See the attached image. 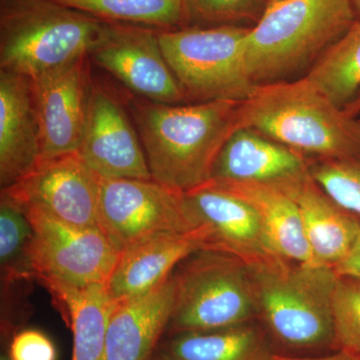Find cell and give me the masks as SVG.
I'll use <instances>...</instances> for the list:
<instances>
[{
  "label": "cell",
  "mask_w": 360,
  "mask_h": 360,
  "mask_svg": "<svg viewBox=\"0 0 360 360\" xmlns=\"http://www.w3.org/2000/svg\"><path fill=\"white\" fill-rule=\"evenodd\" d=\"M129 103L153 179L182 193L212 180L225 142L240 127L241 101Z\"/></svg>",
  "instance_id": "6da1fadb"
},
{
  "label": "cell",
  "mask_w": 360,
  "mask_h": 360,
  "mask_svg": "<svg viewBox=\"0 0 360 360\" xmlns=\"http://www.w3.org/2000/svg\"><path fill=\"white\" fill-rule=\"evenodd\" d=\"M239 124L312 160H360V120L307 77L255 86L239 103Z\"/></svg>",
  "instance_id": "7a4b0ae2"
},
{
  "label": "cell",
  "mask_w": 360,
  "mask_h": 360,
  "mask_svg": "<svg viewBox=\"0 0 360 360\" xmlns=\"http://www.w3.org/2000/svg\"><path fill=\"white\" fill-rule=\"evenodd\" d=\"M356 20L349 0H269L246 37L248 77L255 85L304 77Z\"/></svg>",
  "instance_id": "3957f363"
},
{
  "label": "cell",
  "mask_w": 360,
  "mask_h": 360,
  "mask_svg": "<svg viewBox=\"0 0 360 360\" xmlns=\"http://www.w3.org/2000/svg\"><path fill=\"white\" fill-rule=\"evenodd\" d=\"M248 269L257 314L274 340L291 349L333 347L335 269L283 257Z\"/></svg>",
  "instance_id": "277c9868"
},
{
  "label": "cell",
  "mask_w": 360,
  "mask_h": 360,
  "mask_svg": "<svg viewBox=\"0 0 360 360\" xmlns=\"http://www.w3.org/2000/svg\"><path fill=\"white\" fill-rule=\"evenodd\" d=\"M101 25L54 0H0V68L33 79L89 56Z\"/></svg>",
  "instance_id": "5b68a950"
},
{
  "label": "cell",
  "mask_w": 360,
  "mask_h": 360,
  "mask_svg": "<svg viewBox=\"0 0 360 360\" xmlns=\"http://www.w3.org/2000/svg\"><path fill=\"white\" fill-rule=\"evenodd\" d=\"M174 302L165 336L252 321L257 297L248 265L224 251L201 250L172 272Z\"/></svg>",
  "instance_id": "8992f818"
},
{
  "label": "cell",
  "mask_w": 360,
  "mask_h": 360,
  "mask_svg": "<svg viewBox=\"0 0 360 360\" xmlns=\"http://www.w3.org/2000/svg\"><path fill=\"white\" fill-rule=\"evenodd\" d=\"M250 28L184 27L158 32L161 49L186 103L243 101L255 85L246 71Z\"/></svg>",
  "instance_id": "52a82bcc"
},
{
  "label": "cell",
  "mask_w": 360,
  "mask_h": 360,
  "mask_svg": "<svg viewBox=\"0 0 360 360\" xmlns=\"http://www.w3.org/2000/svg\"><path fill=\"white\" fill-rule=\"evenodd\" d=\"M98 226L118 250L144 239L201 226L184 193L153 179L98 176Z\"/></svg>",
  "instance_id": "ba28073f"
},
{
  "label": "cell",
  "mask_w": 360,
  "mask_h": 360,
  "mask_svg": "<svg viewBox=\"0 0 360 360\" xmlns=\"http://www.w3.org/2000/svg\"><path fill=\"white\" fill-rule=\"evenodd\" d=\"M21 208L33 229L35 281L49 277L75 285H108L120 251L99 227L68 224L37 206Z\"/></svg>",
  "instance_id": "9c48e42d"
},
{
  "label": "cell",
  "mask_w": 360,
  "mask_h": 360,
  "mask_svg": "<svg viewBox=\"0 0 360 360\" xmlns=\"http://www.w3.org/2000/svg\"><path fill=\"white\" fill-rule=\"evenodd\" d=\"M158 32L146 26L103 20L89 58L139 98L186 103L161 49Z\"/></svg>",
  "instance_id": "30bf717a"
},
{
  "label": "cell",
  "mask_w": 360,
  "mask_h": 360,
  "mask_svg": "<svg viewBox=\"0 0 360 360\" xmlns=\"http://www.w3.org/2000/svg\"><path fill=\"white\" fill-rule=\"evenodd\" d=\"M1 194L21 207L37 206L68 224L99 227L98 175L78 153L40 160Z\"/></svg>",
  "instance_id": "8fae6325"
},
{
  "label": "cell",
  "mask_w": 360,
  "mask_h": 360,
  "mask_svg": "<svg viewBox=\"0 0 360 360\" xmlns=\"http://www.w3.org/2000/svg\"><path fill=\"white\" fill-rule=\"evenodd\" d=\"M78 153L98 176L153 179L139 131L108 87L92 82Z\"/></svg>",
  "instance_id": "7c38bea8"
},
{
  "label": "cell",
  "mask_w": 360,
  "mask_h": 360,
  "mask_svg": "<svg viewBox=\"0 0 360 360\" xmlns=\"http://www.w3.org/2000/svg\"><path fill=\"white\" fill-rule=\"evenodd\" d=\"M89 56L33 78L32 89L41 129V158L79 150L92 79Z\"/></svg>",
  "instance_id": "4fadbf2b"
},
{
  "label": "cell",
  "mask_w": 360,
  "mask_h": 360,
  "mask_svg": "<svg viewBox=\"0 0 360 360\" xmlns=\"http://www.w3.org/2000/svg\"><path fill=\"white\" fill-rule=\"evenodd\" d=\"M187 205L210 231L207 250L224 251L248 266L276 257L257 213L245 200L208 182L184 193Z\"/></svg>",
  "instance_id": "5bb4252c"
},
{
  "label": "cell",
  "mask_w": 360,
  "mask_h": 360,
  "mask_svg": "<svg viewBox=\"0 0 360 360\" xmlns=\"http://www.w3.org/2000/svg\"><path fill=\"white\" fill-rule=\"evenodd\" d=\"M210 231L205 224L184 232H170L144 239L120 251L108 281L113 300L146 295L172 276L184 259L207 250Z\"/></svg>",
  "instance_id": "9a60e30c"
},
{
  "label": "cell",
  "mask_w": 360,
  "mask_h": 360,
  "mask_svg": "<svg viewBox=\"0 0 360 360\" xmlns=\"http://www.w3.org/2000/svg\"><path fill=\"white\" fill-rule=\"evenodd\" d=\"M41 158V129L32 82L0 71V186L23 179Z\"/></svg>",
  "instance_id": "2e32d148"
},
{
  "label": "cell",
  "mask_w": 360,
  "mask_h": 360,
  "mask_svg": "<svg viewBox=\"0 0 360 360\" xmlns=\"http://www.w3.org/2000/svg\"><path fill=\"white\" fill-rule=\"evenodd\" d=\"M174 302L172 274L146 295L113 300L104 360H149L167 333Z\"/></svg>",
  "instance_id": "e0dca14e"
},
{
  "label": "cell",
  "mask_w": 360,
  "mask_h": 360,
  "mask_svg": "<svg viewBox=\"0 0 360 360\" xmlns=\"http://www.w3.org/2000/svg\"><path fill=\"white\" fill-rule=\"evenodd\" d=\"M295 201L314 266L335 269L347 257L360 234V219L348 212L309 174L281 189Z\"/></svg>",
  "instance_id": "ac0fdd59"
},
{
  "label": "cell",
  "mask_w": 360,
  "mask_h": 360,
  "mask_svg": "<svg viewBox=\"0 0 360 360\" xmlns=\"http://www.w3.org/2000/svg\"><path fill=\"white\" fill-rule=\"evenodd\" d=\"M309 158L248 127L225 142L210 181H250L281 189L309 174Z\"/></svg>",
  "instance_id": "d6986e66"
},
{
  "label": "cell",
  "mask_w": 360,
  "mask_h": 360,
  "mask_svg": "<svg viewBox=\"0 0 360 360\" xmlns=\"http://www.w3.org/2000/svg\"><path fill=\"white\" fill-rule=\"evenodd\" d=\"M37 281L51 293L66 326L72 331L71 360H104L106 333L113 307L106 285H75L49 277Z\"/></svg>",
  "instance_id": "ffe728a7"
},
{
  "label": "cell",
  "mask_w": 360,
  "mask_h": 360,
  "mask_svg": "<svg viewBox=\"0 0 360 360\" xmlns=\"http://www.w3.org/2000/svg\"><path fill=\"white\" fill-rule=\"evenodd\" d=\"M248 203L257 213L277 255L312 265L311 252L295 201L269 184L250 181H210Z\"/></svg>",
  "instance_id": "44dd1931"
},
{
  "label": "cell",
  "mask_w": 360,
  "mask_h": 360,
  "mask_svg": "<svg viewBox=\"0 0 360 360\" xmlns=\"http://www.w3.org/2000/svg\"><path fill=\"white\" fill-rule=\"evenodd\" d=\"M155 354L165 360H274L269 336L252 321L168 335Z\"/></svg>",
  "instance_id": "7402d4cb"
},
{
  "label": "cell",
  "mask_w": 360,
  "mask_h": 360,
  "mask_svg": "<svg viewBox=\"0 0 360 360\" xmlns=\"http://www.w3.org/2000/svg\"><path fill=\"white\" fill-rule=\"evenodd\" d=\"M304 77L341 108L354 101L360 91V20L322 53Z\"/></svg>",
  "instance_id": "603a6c76"
},
{
  "label": "cell",
  "mask_w": 360,
  "mask_h": 360,
  "mask_svg": "<svg viewBox=\"0 0 360 360\" xmlns=\"http://www.w3.org/2000/svg\"><path fill=\"white\" fill-rule=\"evenodd\" d=\"M98 20L146 26L158 32L186 27L182 0H54Z\"/></svg>",
  "instance_id": "cb8c5ba5"
},
{
  "label": "cell",
  "mask_w": 360,
  "mask_h": 360,
  "mask_svg": "<svg viewBox=\"0 0 360 360\" xmlns=\"http://www.w3.org/2000/svg\"><path fill=\"white\" fill-rule=\"evenodd\" d=\"M33 229L25 212L6 195L0 198V267L2 292L35 281L32 266Z\"/></svg>",
  "instance_id": "d4e9b609"
},
{
  "label": "cell",
  "mask_w": 360,
  "mask_h": 360,
  "mask_svg": "<svg viewBox=\"0 0 360 360\" xmlns=\"http://www.w3.org/2000/svg\"><path fill=\"white\" fill-rule=\"evenodd\" d=\"M360 360V279L338 276L333 297V345Z\"/></svg>",
  "instance_id": "484cf974"
},
{
  "label": "cell",
  "mask_w": 360,
  "mask_h": 360,
  "mask_svg": "<svg viewBox=\"0 0 360 360\" xmlns=\"http://www.w3.org/2000/svg\"><path fill=\"white\" fill-rule=\"evenodd\" d=\"M309 172L330 198L360 219V160H311Z\"/></svg>",
  "instance_id": "4316f807"
},
{
  "label": "cell",
  "mask_w": 360,
  "mask_h": 360,
  "mask_svg": "<svg viewBox=\"0 0 360 360\" xmlns=\"http://www.w3.org/2000/svg\"><path fill=\"white\" fill-rule=\"evenodd\" d=\"M186 27L236 25L264 13L262 0H182Z\"/></svg>",
  "instance_id": "83f0119b"
},
{
  "label": "cell",
  "mask_w": 360,
  "mask_h": 360,
  "mask_svg": "<svg viewBox=\"0 0 360 360\" xmlns=\"http://www.w3.org/2000/svg\"><path fill=\"white\" fill-rule=\"evenodd\" d=\"M11 360H56V345L42 331L21 329L11 338L8 347Z\"/></svg>",
  "instance_id": "f1b7e54d"
},
{
  "label": "cell",
  "mask_w": 360,
  "mask_h": 360,
  "mask_svg": "<svg viewBox=\"0 0 360 360\" xmlns=\"http://www.w3.org/2000/svg\"><path fill=\"white\" fill-rule=\"evenodd\" d=\"M335 270L340 276L360 279V234L347 257L335 267Z\"/></svg>",
  "instance_id": "f546056e"
},
{
  "label": "cell",
  "mask_w": 360,
  "mask_h": 360,
  "mask_svg": "<svg viewBox=\"0 0 360 360\" xmlns=\"http://www.w3.org/2000/svg\"><path fill=\"white\" fill-rule=\"evenodd\" d=\"M274 360H359L355 359L352 355L347 354V352L336 350L335 354L326 355L321 357H292L286 356V355L276 354Z\"/></svg>",
  "instance_id": "4dcf8cb0"
},
{
  "label": "cell",
  "mask_w": 360,
  "mask_h": 360,
  "mask_svg": "<svg viewBox=\"0 0 360 360\" xmlns=\"http://www.w3.org/2000/svg\"><path fill=\"white\" fill-rule=\"evenodd\" d=\"M343 110L347 111L348 115L354 116V117H359L360 115V91L354 101Z\"/></svg>",
  "instance_id": "1f68e13d"
},
{
  "label": "cell",
  "mask_w": 360,
  "mask_h": 360,
  "mask_svg": "<svg viewBox=\"0 0 360 360\" xmlns=\"http://www.w3.org/2000/svg\"><path fill=\"white\" fill-rule=\"evenodd\" d=\"M350 4H352V7H354V11L355 14H356V18L360 20V0H349Z\"/></svg>",
  "instance_id": "d6a6232c"
},
{
  "label": "cell",
  "mask_w": 360,
  "mask_h": 360,
  "mask_svg": "<svg viewBox=\"0 0 360 360\" xmlns=\"http://www.w3.org/2000/svg\"><path fill=\"white\" fill-rule=\"evenodd\" d=\"M149 360H165V359H162V357L160 356L158 354H155L153 355V357H151Z\"/></svg>",
  "instance_id": "836d02e7"
}]
</instances>
